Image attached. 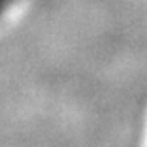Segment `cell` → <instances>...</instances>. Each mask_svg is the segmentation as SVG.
<instances>
[]
</instances>
